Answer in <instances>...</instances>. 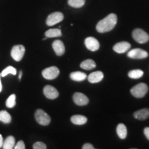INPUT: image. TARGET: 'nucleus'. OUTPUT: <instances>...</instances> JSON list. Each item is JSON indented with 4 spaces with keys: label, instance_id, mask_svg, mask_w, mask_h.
<instances>
[{
    "label": "nucleus",
    "instance_id": "obj_1",
    "mask_svg": "<svg viewBox=\"0 0 149 149\" xmlns=\"http://www.w3.org/2000/svg\"><path fill=\"white\" fill-rule=\"evenodd\" d=\"M117 22V17L114 13H111L109 15L100 20L96 26L97 32L104 33L109 32L114 29Z\"/></svg>",
    "mask_w": 149,
    "mask_h": 149
},
{
    "label": "nucleus",
    "instance_id": "obj_2",
    "mask_svg": "<svg viewBox=\"0 0 149 149\" xmlns=\"http://www.w3.org/2000/svg\"><path fill=\"white\" fill-rule=\"evenodd\" d=\"M148 91V87L144 83H139L135 85L130 90L132 95L136 98H142L146 95Z\"/></svg>",
    "mask_w": 149,
    "mask_h": 149
},
{
    "label": "nucleus",
    "instance_id": "obj_3",
    "mask_svg": "<svg viewBox=\"0 0 149 149\" xmlns=\"http://www.w3.org/2000/svg\"><path fill=\"white\" fill-rule=\"evenodd\" d=\"M35 117L37 122L42 126H48L51 123V117L42 109H37L35 113Z\"/></svg>",
    "mask_w": 149,
    "mask_h": 149
},
{
    "label": "nucleus",
    "instance_id": "obj_4",
    "mask_svg": "<svg viewBox=\"0 0 149 149\" xmlns=\"http://www.w3.org/2000/svg\"><path fill=\"white\" fill-rule=\"evenodd\" d=\"M132 36L134 40L139 44H145L149 41V35L141 29L134 30L132 33Z\"/></svg>",
    "mask_w": 149,
    "mask_h": 149
},
{
    "label": "nucleus",
    "instance_id": "obj_5",
    "mask_svg": "<svg viewBox=\"0 0 149 149\" xmlns=\"http://www.w3.org/2000/svg\"><path fill=\"white\" fill-rule=\"evenodd\" d=\"M59 70L56 66H51L42 70V76L48 80L55 79L59 76Z\"/></svg>",
    "mask_w": 149,
    "mask_h": 149
},
{
    "label": "nucleus",
    "instance_id": "obj_6",
    "mask_svg": "<svg viewBox=\"0 0 149 149\" xmlns=\"http://www.w3.org/2000/svg\"><path fill=\"white\" fill-rule=\"evenodd\" d=\"M25 53V47L23 45H15L13 47L10 52L12 58L16 61H20Z\"/></svg>",
    "mask_w": 149,
    "mask_h": 149
},
{
    "label": "nucleus",
    "instance_id": "obj_7",
    "mask_svg": "<svg viewBox=\"0 0 149 149\" xmlns=\"http://www.w3.org/2000/svg\"><path fill=\"white\" fill-rule=\"evenodd\" d=\"M64 19V15L61 12H55L53 13L50 14L46 19V25L48 26H52L55 25V24L62 22Z\"/></svg>",
    "mask_w": 149,
    "mask_h": 149
},
{
    "label": "nucleus",
    "instance_id": "obj_8",
    "mask_svg": "<svg viewBox=\"0 0 149 149\" xmlns=\"http://www.w3.org/2000/svg\"><path fill=\"white\" fill-rule=\"evenodd\" d=\"M127 56L131 59H140L146 58L148 56V53L141 48H134L128 52Z\"/></svg>",
    "mask_w": 149,
    "mask_h": 149
},
{
    "label": "nucleus",
    "instance_id": "obj_9",
    "mask_svg": "<svg viewBox=\"0 0 149 149\" xmlns=\"http://www.w3.org/2000/svg\"><path fill=\"white\" fill-rule=\"evenodd\" d=\"M84 44L86 47L88 48L89 51L92 52L97 51L100 48V43H99L98 40L95 38V37H87L84 41Z\"/></svg>",
    "mask_w": 149,
    "mask_h": 149
},
{
    "label": "nucleus",
    "instance_id": "obj_10",
    "mask_svg": "<svg viewBox=\"0 0 149 149\" xmlns=\"http://www.w3.org/2000/svg\"><path fill=\"white\" fill-rule=\"evenodd\" d=\"M73 101L75 104L79 107H83V106H86L88 104L89 100L87 97L86 95L81 93H75L73 95L72 97Z\"/></svg>",
    "mask_w": 149,
    "mask_h": 149
},
{
    "label": "nucleus",
    "instance_id": "obj_11",
    "mask_svg": "<svg viewBox=\"0 0 149 149\" xmlns=\"http://www.w3.org/2000/svg\"><path fill=\"white\" fill-rule=\"evenodd\" d=\"M44 94L46 97L50 100H55L59 96L58 91L53 86L47 85L44 88Z\"/></svg>",
    "mask_w": 149,
    "mask_h": 149
},
{
    "label": "nucleus",
    "instance_id": "obj_12",
    "mask_svg": "<svg viewBox=\"0 0 149 149\" xmlns=\"http://www.w3.org/2000/svg\"><path fill=\"white\" fill-rule=\"evenodd\" d=\"M130 46H131V45H130V43L127 42H120L117 43L113 46V51L120 54L124 53L130 49Z\"/></svg>",
    "mask_w": 149,
    "mask_h": 149
},
{
    "label": "nucleus",
    "instance_id": "obj_13",
    "mask_svg": "<svg viewBox=\"0 0 149 149\" xmlns=\"http://www.w3.org/2000/svg\"><path fill=\"white\" fill-rule=\"evenodd\" d=\"M53 48L55 53L57 56L63 55L65 53V46L64 43L61 40H55L54 41L53 44H52Z\"/></svg>",
    "mask_w": 149,
    "mask_h": 149
},
{
    "label": "nucleus",
    "instance_id": "obj_14",
    "mask_svg": "<svg viewBox=\"0 0 149 149\" xmlns=\"http://www.w3.org/2000/svg\"><path fill=\"white\" fill-rule=\"evenodd\" d=\"M104 78V73L102 71H95L88 76V80L90 83L95 84L101 81Z\"/></svg>",
    "mask_w": 149,
    "mask_h": 149
},
{
    "label": "nucleus",
    "instance_id": "obj_15",
    "mask_svg": "<svg viewBox=\"0 0 149 149\" xmlns=\"http://www.w3.org/2000/svg\"><path fill=\"white\" fill-rule=\"evenodd\" d=\"M133 116L135 119L139 120H146L149 117V109L145 108L135 112Z\"/></svg>",
    "mask_w": 149,
    "mask_h": 149
},
{
    "label": "nucleus",
    "instance_id": "obj_16",
    "mask_svg": "<svg viewBox=\"0 0 149 149\" xmlns=\"http://www.w3.org/2000/svg\"><path fill=\"white\" fill-rule=\"evenodd\" d=\"M87 117L81 115H75L71 117L70 121L75 125H84L87 122Z\"/></svg>",
    "mask_w": 149,
    "mask_h": 149
},
{
    "label": "nucleus",
    "instance_id": "obj_17",
    "mask_svg": "<svg viewBox=\"0 0 149 149\" xmlns=\"http://www.w3.org/2000/svg\"><path fill=\"white\" fill-rule=\"evenodd\" d=\"M15 145V139L13 136L10 135L3 140L2 148L3 149H13Z\"/></svg>",
    "mask_w": 149,
    "mask_h": 149
},
{
    "label": "nucleus",
    "instance_id": "obj_18",
    "mask_svg": "<svg viewBox=\"0 0 149 149\" xmlns=\"http://www.w3.org/2000/svg\"><path fill=\"white\" fill-rule=\"evenodd\" d=\"M70 79L75 81H82L87 78L86 74L83 72L76 71L72 72L70 74Z\"/></svg>",
    "mask_w": 149,
    "mask_h": 149
},
{
    "label": "nucleus",
    "instance_id": "obj_19",
    "mask_svg": "<svg viewBox=\"0 0 149 149\" xmlns=\"http://www.w3.org/2000/svg\"><path fill=\"white\" fill-rule=\"evenodd\" d=\"M80 67L83 69L89 70H92L93 68H95L96 67V64L93 59H86L80 64Z\"/></svg>",
    "mask_w": 149,
    "mask_h": 149
},
{
    "label": "nucleus",
    "instance_id": "obj_20",
    "mask_svg": "<svg viewBox=\"0 0 149 149\" xmlns=\"http://www.w3.org/2000/svg\"><path fill=\"white\" fill-rule=\"evenodd\" d=\"M117 133L120 139H124L127 136V128L124 124H119L117 126Z\"/></svg>",
    "mask_w": 149,
    "mask_h": 149
},
{
    "label": "nucleus",
    "instance_id": "obj_21",
    "mask_svg": "<svg viewBox=\"0 0 149 149\" xmlns=\"http://www.w3.org/2000/svg\"><path fill=\"white\" fill-rule=\"evenodd\" d=\"M62 35L61 31L59 29H52L46 31L45 36L47 38H52V37H59Z\"/></svg>",
    "mask_w": 149,
    "mask_h": 149
},
{
    "label": "nucleus",
    "instance_id": "obj_22",
    "mask_svg": "<svg viewBox=\"0 0 149 149\" xmlns=\"http://www.w3.org/2000/svg\"><path fill=\"white\" fill-rule=\"evenodd\" d=\"M10 115L6 111H0V121L4 124H10L11 122Z\"/></svg>",
    "mask_w": 149,
    "mask_h": 149
},
{
    "label": "nucleus",
    "instance_id": "obj_23",
    "mask_svg": "<svg viewBox=\"0 0 149 149\" xmlns=\"http://www.w3.org/2000/svg\"><path fill=\"white\" fill-rule=\"evenodd\" d=\"M144 74V72L143 70H141L140 69H135V70H132L128 72V77L131 79H139L141 78Z\"/></svg>",
    "mask_w": 149,
    "mask_h": 149
},
{
    "label": "nucleus",
    "instance_id": "obj_24",
    "mask_svg": "<svg viewBox=\"0 0 149 149\" xmlns=\"http://www.w3.org/2000/svg\"><path fill=\"white\" fill-rule=\"evenodd\" d=\"M86 0H68V4L72 8H79L84 6Z\"/></svg>",
    "mask_w": 149,
    "mask_h": 149
},
{
    "label": "nucleus",
    "instance_id": "obj_25",
    "mask_svg": "<svg viewBox=\"0 0 149 149\" xmlns=\"http://www.w3.org/2000/svg\"><path fill=\"white\" fill-rule=\"evenodd\" d=\"M6 105L9 109H12L16 105V95L15 94L10 95L7 99L6 102Z\"/></svg>",
    "mask_w": 149,
    "mask_h": 149
},
{
    "label": "nucleus",
    "instance_id": "obj_26",
    "mask_svg": "<svg viewBox=\"0 0 149 149\" xmlns=\"http://www.w3.org/2000/svg\"><path fill=\"white\" fill-rule=\"evenodd\" d=\"M8 74H13V75H15V74H17V70L14 68L13 66H9L8 67H6L5 69L3 70V71L1 72V77H4Z\"/></svg>",
    "mask_w": 149,
    "mask_h": 149
},
{
    "label": "nucleus",
    "instance_id": "obj_27",
    "mask_svg": "<svg viewBox=\"0 0 149 149\" xmlns=\"http://www.w3.org/2000/svg\"><path fill=\"white\" fill-rule=\"evenodd\" d=\"M33 148L34 149H46L47 146L44 143L42 142V141H37L33 144Z\"/></svg>",
    "mask_w": 149,
    "mask_h": 149
},
{
    "label": "nucleus",
    "instance_id": "obj_28",
    "mask_svg": "<svg viewBox=\"0 0 149 149\" xmlns=\"http://www.w3.org/2000/svg\"><path fill=\"white\" fill-rule=\"evenodd\" d=\"M14 148L15 149H25L26 146H25V144L22 140L19 141L17 143L16 145H15Z\"/></svg>",
    "mask_w": 149,
    "mask_h": 149
},
{
    "label": "nucleus",
    "instance_id": "obj_29",
    "mask_svg": "<svg viewBox=\"0 0 149 149\" xmlns=\"http://www.w3.org/2000/svg\"><path fill=\"white\" fill-rule=\"evenodd\" d=\"M82 148L83 149H94L95 147L93 146L91 144H89V143H86V144L83 145Z\"/></svg>",
    "mask_w": 149,
    "mask_h": 149
},
{
    "label": "nucleus",
    "instance_id": "obj_30",
    "mask_svg": "<svg viewBox=\"0 0 149 149\" xmlns=\"http://www.w3.org/2000/svg\"><path fill=\"white\" fill-rule=\"evenodd\" d=\"M144 133L147 139L149 141V127H146L144 129Z\"/></svg>",
    "mask_w": 149,
    "mask_h": 149
},
{
    "label": "nucleus",
    "instance_id": "obj_31",
    "mask_svg": "<svg viewBox=\"0 0 149 149\" xmlns=\"http://www.w3.org/2000/svg\"><path fill=\"white\" fill-rule=\"evenodd\" d=\"M3 143V137H2V135H1V134H0V148H2Z\"/></svg>",
    "mask_w": 149,
    "mask_h": 149
},
{
    "label": "nucleus",
    "instance_id": "obj_32",
    "mask_svg": "<svg viewBox=\"0 0 149 149\" xmlns=\"http://www.w3.org/2000/svg\"><path fill=\"white\" fill-rule=\"evenodd\" d=\"M1 73H0V93L2 91V85H1Z\"/></svg>",
    "mask_w": 149,
    "mask_h": 149
},
{
    "label": "nucleus",
    "instance_id": "obj_33",
    "mask_svg": "<svg viewBox=\"0 0 149 149\" xmlns=\"http://www.w3.org/2000/svg\"><path fill=\"white\" fill-rule=\"evenodd\" d=\"M22 71L21 70V71H19V79H21L22 78Z\"/></svg>",
    "mask_w": 149,
    "mask_h": 149
}]
</instances>
